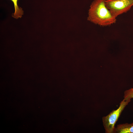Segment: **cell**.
<instances>
[{
	"label": "cell",
	"instance_id": "4",
	"mask_svg": "<svg viewBox=\"0 0 133 133\" xmlns=\"http://www.w3.org/2000/svg\"><path fill=\"white\" fill-rule=\"evenodd\" d=\"M115 133H133V123L120 124L117 125Z\"/></svg>",
	"mask_w": 133,
	"mask_h": 133
},
{
	"label": "cell",
	"instance_id": "3",
	"mask_svg": "<svg viewBox=\"0 0 133 133\" xmlns=\"http://www.w3.org/2000/svg\"><path fill=\"white\" fill-rule=\"evenodd\" d=\"M105 3L112 15L116 18L130 9L133 6V0H106Z\"/></svg>",
	"mask_w": 133,
	"mask_h": 133
},
{
	"label": "cell",
	"instance_id": "2",
	"mask_svg": "<svg viewBox=\"0 0 133 133\" xmlns=\"http://www.w3.org/2000/svg\"><path fill=\"white\" fill-rule=\"evenodd\" d=\"M131 100L123 99L116 109L113 110L107 116L102 117L103 124L105 133H115V125L122 112Z\"/></svg>",
	"mask_w": 133,
	"mask_h": 133
},
{
	"label": "cell",
	"instance_id": "1",
	"mask_svg": "<svg viewBox=\"0 0 133 133\" xmlns=\"http://www.w3.org/2000/svg\"><path fill=\"white\" fill-rule=\"evenodd\" d=\"M106 0H94L89 10L87 20L100 26H109L115 23L116 18L114 17L107 7Z\"/></svg>",
	"mask_w": 133,
	"mask_h": 133
},
{
	"label": "cell",
	"instance_id": "5",
	"mask_svg": "<svg viewBox=\"0 0 133 133\" xmlns=\"http://www.w3.org/2000/svg\"><path fill=\"white\" fill-rule=\"evenodd\" d=\"M14 4L15 8V12L12 14V16L14 18L17 19L19 18H21L23 14V11L22 9L19 7L17 5L18 0H10Z\"/></svg>",
	"mask_w": 133,
	"mask_h": 133
},
{
	"label": "cell",
	"instance_id": "6",
	"mask_svg": "<svg viewBox=\"0 0 133 133\" xmlns=\"http://www.w3.org/2000/svg\"><path fill=\"white\" fill-rule=\"evenodd\" d=\"M133 99V88L125 90L124 93V99L125 100Z\"/></svg>",
	"mask_w": 133,
	"mask_h": 133
}]
</instances>
